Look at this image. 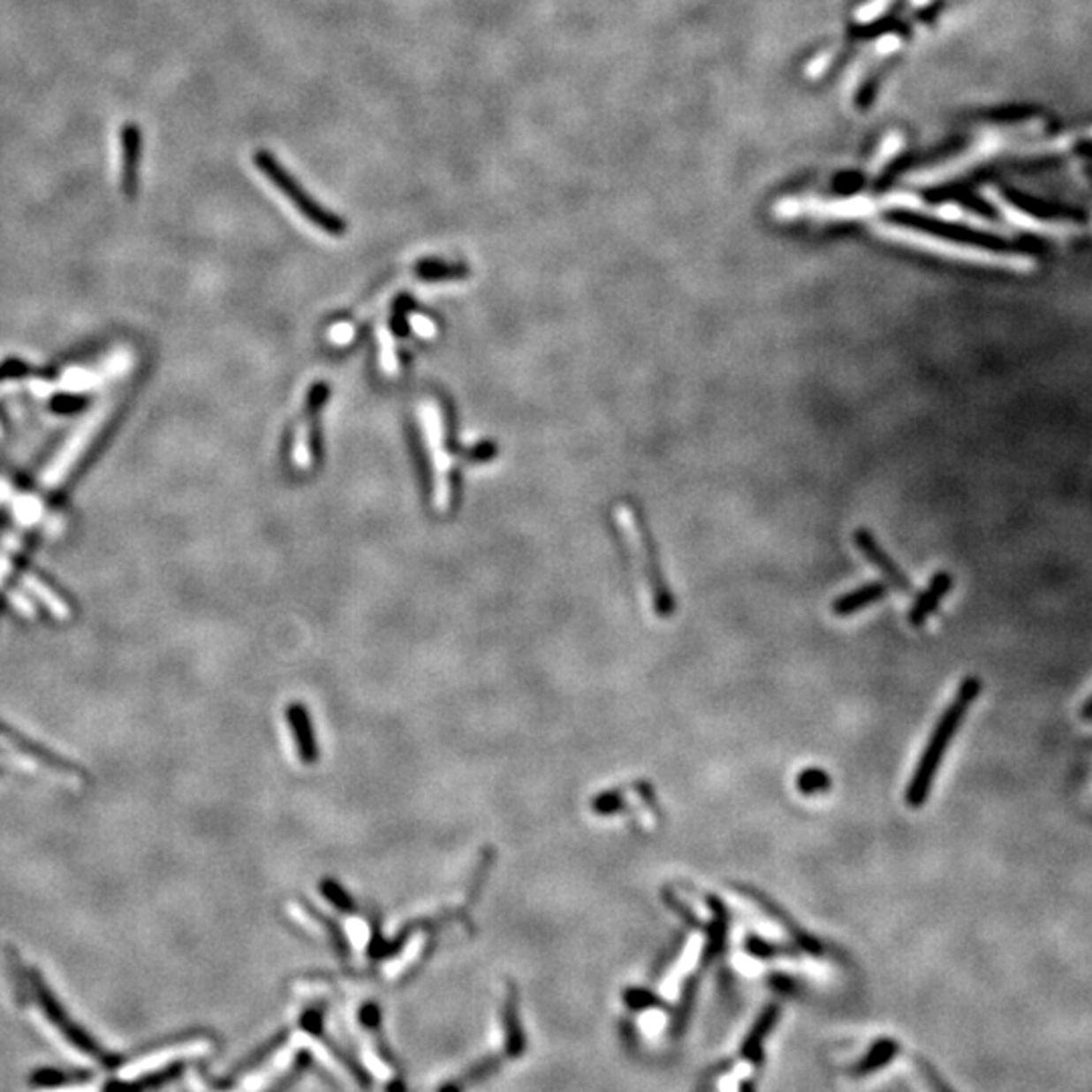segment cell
Listing matches in <instances>:
<instances>
[{
    "instance_id": "cell-1",
    "label": "cell",
    "mask_w": 1092,
    "mask_h": 1092,
    "mask_svg": "<svg viewBox=\"0 0 1092 1092\" xmlns=\"http://www.w3.org/2000/svg\"><path fill=\"white\" fill-rule=\"evenodd\" d=\"M979 694H982V680L975 676H967L965 680H961V684H959L955 698L951 700V704L944 709L941 718L937 720L925 751H922L919 762H916L914 773L908 781L905 800L910 809H921L922 805L927 803L930 791H933L935 777L937 773H939L944 753H947L949 745L953 743L957 728L961 726L963 718L967 717V712L971 709L973 700H975Z\"/></svg>"
},
{
    "instance_id": "cell-2",
    "label": "cell",
    "mask_w": 1092,
    "mask_h": 1092,
    "mask_svg": "<svg viewBox=\"0 0 1092 1092\" xmlns=\"http://www.w3.org/2000/svg\"><path fill=\"white\" fill-rule=\"evenodd\" d=\"M254 163L259 171H262L263 177H268L273 185L277 186V191L284 193L285 197L292 201V205L296 207L298 211L312 223V225L320 227L324 233L332 235V237H342L346 233V229H348L346 221L338 215L326 211L324 207H320L318 201L312 199L310 194L304 191L302 185H300V182L277 163L271 152L257 150L254 156Z\"/></svg>"
},
{
    "instance_id": "cell-3",
    "label": "cell",
    "mask_w": 1092,
    "mask_h": 1092,
    "mask_svg": "<svg viewBox=\"0 0 1092 1092\" xmlns=\"http://www.w3.org/2000/svg\"><path fill=\"white\" fill-rule=\"evenodd\" d=\"M419 419H421L427 451H429L433 464V506L439 512H445L451 502V461L445 447L444 413H441L439 403L433 401V398L423 401L419 405Z\"/></svg>"
},
{
    "instance_id": "cell-4",
    "label": "cell",
    "mask_w": 1092,
    "mask_h": 1092,
    "mask_svg": "<svg viewBox=\"0 0 1092 1092\" xmlns=\"http://www.w3.org/2000/svg\"><path fill=\"white\" fill-rule=\"evenodd\" d=\"M627 508H629V514H632L633 528L637 532V536H640L643 557H646L643 558V566H646V579L649 585V593H652L654 611L664 619L671 618V615L676 613V599H674V593H671L670 589L666 577H664L660 552H657V544L654 541V532L652 528H649L648 518L646 514H643L640 504L629 498Z\"/></svg>"
},
{
    "instance_id": "cell-5",
    "label": "cell",
    "mask_w": 1092,
    "mask_h": 1092,
    "mask_svg": "<svg viewBox=\"0 0 1092 1092\" xmlns=\"http://www.w3.org/2000/svg\"><path fill=\"white\" fill-rule=\"evenodd\" d=\"M110 411H111V401H102L94 411H91V415L81 423L80 429L73 433V437L67 441L65 447H63V451L57 455V459H55V464L47 470L45 478H43V484L47 488L59 486L61 482L65 480L67 472L72 470V466L75 464L77 458L86 451V447L91 444V439L97 436V431H100L102 423L106 421Z\"/></svg>"
},
{
    "instance_id": "cell-6",
    "label": "cell",
    "mask_w": 1092,
    "mask_h": 1092,
    "mask_svg": "<svg viewBox=\"0 0 1092 1092\" xmlns=\"http://www.w3.org/2000/svg\"><path fill=\"white\" fill-rule=\"evenodd\" d=\"M328 389L326 384H314L310 397H307L306 403V413L304 419L300 421L296 436H293V447H292V459H293V467L296 470H310L314 464V425H316V417L322 409V405L326 401Z\"/></svg>"
},
{
    "instance_id": "cell-7",
    "label": "cell",
    "mask_w": 1092,
    "mask_h": 1092,
    "mask_svg": "<svg viewBox=\"0 0 1092 1092\" xmlns=\"http://www.w3.org/2000/svg\"><path fill=\"white\" fill-rule=\"evenodd\" d=\"M734 888H737L739 892H743L745 896H748V899H751L755 905H757L762 910V913H767L769 916H771L775 922H779V925L791 935V939H793V943L797 944V947L801 949V953H809V955H814V957H823L825 955V944L819 941V939H815L814 935L805 933V930L800 925H797L793 919H791L787 910H783L779 905H777V902H773L771 899H767L765 894L759 892L757 888H753V886L739 884V886H734Z\"/></svg>"
},
{
    "instance_id": "cell-8",
    "label": "cell",
    "mask_w": 1092,
    "mask_h": 1092,
    "mask_svg": "<svg viewBox=\"0 0 1092 1092\" xmlns=\"http://www.w3.org/2000/svg\"><path fill=\"white\" fill-rule=\"evenodd\" d=\"M853 542H856L858 550L866 557V561H870L874 566H876V569L886 577V580L894 587V589H899L905 595L913 593V585H910L906 573L892 561L891 555H888L884 549H882L870 530L858 528L856 532H853Z\"/></svg>"
},
{
    "instance_id": "cell-9",
    "label": "cell",
    "mask_w": 1092,
    "mask_h": 1092,
    "mask_svg": "<svg viewBox=\"0 0 1092 1092\" xmlns=\"http://www.w3.org/2000/svg\"><path fill=\"white\" fill-rule=\"evenodd\" d=\"M122 172L120 188L125 199H134L140 188V163H142V130L134 122L124 124L120 130Z\"/></svg>"
},
{
    "instance_id": "cell-10",
    "label": "cell",
    "mask_w": 1092,
    "mask_h": 1092,
    "mask_svg": "<svg viewBox=\"0 0 1092 1092\" xmlns=\"http://www.w3.org/2000/svg\"><path fill=\"white\" fill-rule=\"evenodd\" d=\"M706 905L712 910V921L709 925H704V935H706V943L702 949V957H700V971H704L709 965H712L717 959L724 953L726 947V937H728V922H731V913H728V908L724 906V902L717 899V896L706 894Z\"/></svg>"
},
{
    "instance_id": "cell-11",
    "label": "cell",
    "mask_w": 1092,
    "mask_h": 1092,
    "mask_svg": "<svg viewBox=\"0 0 1092 1092\" xmlns=\"http://www.w3.org/2000/svg\"><path fill=\"white\" fill-rule=\"evenodd\" d=\"M502 1026H504V1056L506 1058H520L527 1052V1035L520 1026L518 1013V990L514 983L506 985V997L502 1005Z\"/></svg>"
},
{
    "instance_id": "cell-12",
    "label": "cell",
    "mask_w": 1092,
    "mask_h": 1092,
    "mask_svg": "<svg viewBox=\"0 0 1092 1092\" xmlns=\"http://www.w3.org/2000/svg\"><path fill=\"white\" fill-rule=\"evenodd\" d=\"M781 1016V1007L777 1004H769L765 1005V1010L759 1013L757 1021H755L751 1032L747 1034V1038L743 1040V1046H740V1058L751 1062L753 1066L761 1068L762 1064H765V1050H762V1042L769 1034L773 1032V1028L777 1026V1021H779Z\"/></svg>"
},
{
    "instance_id": "cell-13",
    "label": "cell",
    "mask_w": 1092,
    "mask_h": 1092,
    "mask_svg": "<svg viewBox=\"0 0 1092 1092\" xmlns=\"http://www.w3.org/2000/svg\"><path fill=\"white\" fill-rule=\"evenodd\" d=\"M951 587H953V577H951V573H944V571L937 573L933 580L927 585V589L916 597L913 607H910V611H908L910 626L913 627L925 626L927 619L937 611V607L941 605V601L947 597Z\"/></svg>"
},
{
    "instance_id": "cell-14",
    "label": "cell",
    "mask_w": 1092,
    "mask_h": 1092,
    "mask_svg": "<svg viewBox=\"0 0 1092 1092\" xmlns=\"http://www.w3.org/2000/svg\"><path fill=\"white\" fill-rule=\"evenodd\" d=\"M288 720H290L293 740H296V747H298V757L302 759V762H306V765H314V762L318 761V745H316V739H314V731H312L310 717H307V710L302 704L293 702L288 709Z\"/></svg>"
},
{
    "instance_id": "cell-15",
    "label": "cell",
    "mask_w": 1092,
    "mask_h": 1092,
    "mask_svg": "<svg viewBox=\"0 0 1092 1092\" xmlns=\"http://www.w3.org/2000/svg\"><path fill=\"white\" fill-rule=\"evenodd\" d=\"M888 595V585L886 583H878V580H872V583H866L862 587H858V589H853L850 593L842 595V597H838L834 603H831V611L838 618H850V615L862 611V609L870 607L874 603H878Z\"/></svg>"
},
{
    "instance_id": "cell-16",
    "label": "cell",
    "mask_w": 1092,
    "mask_h": 1092,
    "mask_svg": "<svg viewBox=\"0 0 1092 1092\" xmlns=\"http://www.w3.org/2000/svg\"><path fill=\"white\" fill-rule=\"evenodd\" d=\"M900 1052V1044L892 1038H878L868 1050L864 1058H860L853 1064V1076H866L876 1073L880 1068H886Z\"/></svg>"
},
{
    "instance_id": "cell-17",
    "label": "cell",
    "mask_w": 1092,
    "mask_h": 1092,
    "mask_svg": "<svg viewBox=\"0 0 1092 1092\" xmlns=\"http://www.w3.org/2000/svg\"><path fill=\"white\" fill-rule=\"evenodd\" d=\"M415 276L425 282H437V279H464L470 276L467 265H451L439 259H421L415 265Z\"/></svg>"
},
{
    "instance_id": "cell-18",
    "label": "cell",
    "mask_w": 1092,
    "mask_h": 1092,
    "mask_svg": "<svg viewBox=\"0 0 1092 1092\" xmlns=\"http://www.w3.org/2000/svg\"><path fill=\"white\" fill-rule=\"evenodd\" d=\"M745 951L751 957L761 959V961H767V959H775V957H797V955H801V949L797 947L795 943L791 944V947H785V944L769 943V941H765L759 935H747Z\"/></svg>"
},
{
    "instance_id": "cell-19",
    "label": "cell",
    "mask_w": 1092,
    "mask_h": 1092,
    "mask_svg": "<svg viewBox=\"0 0 1092 1092\" xmlns=\"http://www.w3.org/2000/svg\"><path fill=\"white\" fill-rule=\"evenodd\" d=\"M623 1004L632 1012H646V1010H670V1005L657 993L648 987H627L623 991Z\"/></svg>"
},
{
    "instance_id": "cell-20",
    "label": "cell",
    "mask_w": 1092,
    "mask_h": 1092,
    "mask_svg": "<svg viewBox=\"0 0 1092 1092\" xmlns=\"http://www.w3.org/2000/svg\"><path fill=\"white\" fill-rule=\"evenodd\" d=\"M500 1064H502V1056H488V1058L480 1060L478 1064H474V1066L467 1070L466 1074H461L458 1081L450 1082V1084H444V1087H441V1088H466V1087H470V1084L484 1081V1078H488L489 1074H494L496 1070L500 1068Z\"/></svg>"
},
{
    "instance_id": "cell-21",
    "label": "cell",
    "mask_w": 1092,
    "mask_h": 1092,
    "mask_svg": "<svg viewBox=\"0 0 1092 1092\" xmlns=\"http://www.w3.org/2000/svg\"><path fill=\"white\" fill-rule=\"evenodd\" d=\"M795 787L803 795H819L831 789V777L819 767H809L797 775Z\"/></svg>"
},
{
    "instance_id": "cell-22",
    "label": "cell",
    "mask_w": 1092,
    "mask_h": 1092,
    "mask_svg": "<svg viewBox=\"0 0 1092 1092\" xmlns=\"http://www.w3.org/2000/svg\"><path fill=\"white\" fill-rule=\"evenodd\" d=\"M626 808H627V803H626V797H623V789L601 791V793L595 795L591 801V809L597 815H615V814H621V811H626Z\"/></svg>"
},
{
    "instance_id": "cell-23",
    "label": "cell",
    "mask_w": 1092,
    "mask_h": 1092,
    "mask_svg": "<svg viewBox=\"0 0 1092 1092\" xmlns=\"http://www.w3.org/2000/svg\"><path fill=\"white\" fill-rule=\"evenodd\" d=\"M662 900H664V905H666L670 910H674V913L680 916V921L684 922L686 927H690V929H704V922L698 919L694 910H692L688 905H686V902L674 891H671V888H668V886L662 888Z\"/></svg>"
},
{
    "instance_id": "cell-24",
    "label": "cell",
    "mask_w": 1092,
    "mask_h": 1092,
    "mask_svg": "<svg viewBox=\"0 0 1092 1092\" xmlns=\"http://www.w3.org/2000/svg\"><path fill=\"white\" fill-rule=\"evenodd\" d=\"M379 346H381V368L383 373L387 376H395L398 375V359H397V348H395V338L393 334L389 332V328H381L379 326Z\"/></svg>"
},
{
    "instance_id": "cell-25",
    "label": "cell",
    "mask_w": 1092,
    "mask_h": 1092,
    "mask_svg": "<svg viewBox=\"0 0 1092 1092\" xmlns=\"http://www.w3.org/2000/svg\"><path fill=\"white\" fill-rule=\"evenodd\" d=\"M23 583H25L27 587H29V589H31L34 595H37L39 599H43V603H45L49 609H51L53 615H57V618H67V613H69V611H67V605L63 603V601L57 597V595L51 593V589H49L47 585H43V583H41V580L33 579V577H25V579H23Z\"/></svg>"
},
{
    "instance_id": "cell-26",
    "label": "cell",
    "mask_w": 1092,
    "mask_h": 1092,
    "mask_svg": "<svg viewBox=\"0 0 1092 1092\" xmlns=\"http://www.w3.org/2000/svg\"><path fill=\"white\" fill-rule=\"evenodd\" d=\"M322 892H324L326 899L330 900L336 908L342 910V913L354 910L353 896H350L336 880H324V882H322Z\"/></svg>"
},
{
    "instance_id": "cell-27",
    "label": "cell",
    "mask_w": 1092,
    "mask_h": 1092,
    "mask_svg": "<svg viewBox=\"0 0 1092 1092\" xmlns=\"http://www.w3.org/2000/svg\"><path fill=\"white\" fill-rule=\"evenodd\" d=\"M633 789L637 791V793L641 795L643 803L648 805L649 811H652L654 815H660V814H662V811H660V803H657L656 789H654L652 785H649L648 781H635V783H633Z\"/></svg>"
},
{
    "instance_id": "cell-28",
    "label": "cell",
    "mask_w": 1092,
    "mask_h": 1092,
    "mask_svg": "<svg viewBox=\"0 0 1092 1092\" xmlns=\"http://www.w3.org/2000/svg\"><path fill=\"white\" fill-rule=\"evenodd\" d=\"M354 338V328L346 324V322H340V324H336L334 328H330V332H328V340L334 342L336 346H345L348 342H353Z\"/></svg>"
},
{
    "instance_id": "cell-29",
    "label": "cell",
    "mask_w": 1092,
    "mask_h": 1092,
    "mask_svg": "<svg viewBox=\"0 0 1092 1092\" xmlns=\"http://www.w3.org/2000/svg\"><path fill=\"white\" fill-rule=\"evenodd\" d=\"M767 983L771 985L775 991H779V993H793L797 990V983L793 982V977L781 975V973H773V975L769 977Z\"/></svg>"
},
{
    "instance_id": "cell-30",
    "label": "cell",
    "mask_w": 1092,
    "mask_h": 1092,
    "mask_svg": "<svg viewBox=\"0 0 1092 1092\" xmlns=\"http://www.w3.org/2000/svg\"><path fill=\"white\" fill-rule=\"evenodd\" d=\"M409 322H411V326L417 330V334L423 336V338H433V336H436V326H433L431 320H427L423 316H419V314H415V316H411Z\"/></svg>"
},
{
    "instance_id": "cell-31",
    "label": "cell",
    "mask_w": 1092,
    "mask_h": 1092,
    "mask_svg": "<svg viewBox=\"0 0 1092 1092\" xmlns=\"http://www.w3.org/2000/svg\"><path fill=\"white\" fill-rule=\"evenodd\" d=\"M1081 714H1082V718H1088V720H1092V696L1087 700V702H1084Z\"/></svg>"
},
{
    "instance_id": "cell-32",
    "label": "cell",
    "mask_w": 1092,
    "mask_h": 1092,
    "mask_svg": "<svg viewBox=\"0 0 1092 1092\" xmlns=\"http://www.w3.org/2000/svg\"><path fill=\"white\" fill-rule=\"evenodd\" d=\"M12 601H15V603L19 605V609H20V611H27V613H29V615H31V609H29V603H27V601H23V599H20V597H19V595H12Z\"/></svg>"
}]
</instances>
